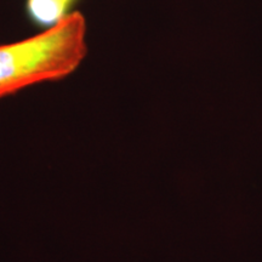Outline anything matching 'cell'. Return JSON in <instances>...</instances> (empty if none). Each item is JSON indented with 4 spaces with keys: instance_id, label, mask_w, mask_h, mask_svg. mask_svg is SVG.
Segmentation results:
<instances>
[{
    "instance_id": "6da1fadb",
    "label": "cell",
    "mask_w": 262,
    "mask_h": 262,
    "mask_svg": "<svg viewBox=\"0 0 262 262\" xmlns=\"http://www.w3.org/2000/svg\"><path fill=\"white\" fill-rule=\"evenodd\" d=\"M86 32L84 15L73 11L33 37L0 45V98L73 73L86 56Z\"/></svg>"
},
{
    "instance_id": "7a4b0ae2",
    "label": "cell",
    "mask_w": 262,
    "mask_h": 262,
    "mask_svg": "<svg viewBox=\"0 0 262 262\" xmlns=\"http://www.w3.org/2000/svg\"><path fill=\"white\" fill-rule=\"evenodd\" d=\"M71 5L64 0H27L26 9L29 18L41 27L50 28L64 18Z\"/></svg>"
},
{
    "instance_id": "3957f363",
    "label": "cell",
    "mask_w": 262,
    "mask_h": 262,
    "mask_svg": "<svg viewBox=\"0 0 262 262\" xmlns=\"http://www.w3.org/2000/svg\"><path fill=\"white\" fill-rule=\"evenodd\" d=\"M64 2H67V3H68V4H70V5L72 6V4H73V3L75 2V0H64Z\"/></svg>"
}]
</instances>
